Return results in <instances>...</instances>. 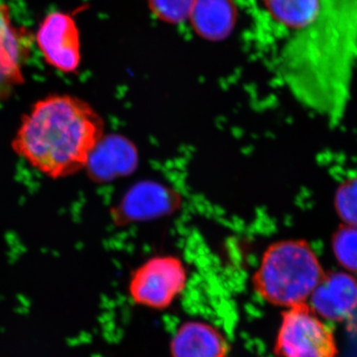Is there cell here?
I'll return each instance as SVG.
<instances>
[{
  "instance_id": "6da1fadb",
  "label": "cell",
  "mask_w": 357,
  "mask_h": 357,
  "mask_svg": "<svg viewBox=\"0 0 357 357\" xmlns=\"http://www.w3.org/2000/svg\"><path fill=\"white\" fill-rule=\"evenodd\" d=\"M105 135L102 116L88 102L55 93L35 102L24 114L11 147L37 172L60 180L86 170Z\"/></svg>"
},
{
  "instance_id": "7a4b0ae2",
  "label": "cell",
  "mask_w": 357,
  "mask_h": 357,
  "mask_svg": "<svg viewBox=\"0 0 357 357\" xmlns=\"http://www.w3.org/2000/svg\"><path fill=\"white\" fill-rule=\"evenodd\" d=\"M324 275L318 256L306 241L285 239L264 251L252 286L265 302L287 309L307 302Z\"/></svg>"
},
{
  "instance_id": "3957f363",
  "label": "cell",
  "mask_w": 357,
  "mask_h": 357,
  "mask_svg": "<svg viewBox=\"0 0 357 357\" xmlns=\"http://www.w3.org/2000/svg\"><path fill=\"white\" fill-rule=\"evenodd\" d=\"M275 351L279 357H340L332 328L307 302L282 314Z\"/></svg>"
},
{
  "instance_id": "277c9868",
  "label": "cell",
  "mask_w": 357,
  "mask_h": 357,
  "mask_svg": "<svg viewBox=\"0 0 357 357\" xmlns=\"http://www.w3.org/2000/svg\"><path fill=\"white\" fill-rule=\"evenodd\" d=\"M187 280V268L180 258L155 256L134 270L128 283V293L135 304L164 310L183 293Z\"/></svg>"
},
{
  "instance_id": "5b68a950",
  "label": "cell",
  "mask_w": 357,
  "mask_h": 357,
  "mask_svg": "<svg viewBox=\"0 0 357 357\" xmlns=\"http://www.w3.org/2000/svg\"><path fill=\"white\" fill-rule=\"evenodd\" d=\"M45 62L63 74H75L82 63L79 30L72 14L54 11L45 16L34 35Z\"/></svg>"
},
{
  "instance_id": "8992f818",
  "label": "cell",
  "mask_w": 357,
  "mask_h": 357,
  "mask_svg": "<svg viewBox=\"0 0 357 357\" xmlns=\"http://www.w3.org/2000/svg\"><path fill=\"white\" fill-rule=\"evenodd\" d=\"M33 41L31 33L14 23L10 7L0 3V100H8L24 84Z\"/></svg>"
},
{
  "instance_id": "52a82bcc",
  "label": "cell",
  "mask_w": 357,
  "mask_h": 357,
  "mask_svg": "<svg viewBox=\"0 0 357 357\" xmlns=\"http://www.w3.org/2000/svg\"><path fill=\"white\" fill-rule=\"evenodd\" d=\"M181 202L175 190L154 181H144L126 192L115 215L121 223L146 222L171 215L180 208Z\"/></svg>"
},
{
  "instance_id": "ba28073f",
  "label": "cell",
  "mask_w": 357,
  "mask_h": 357,
  "mask_svg": "<svg viewBox=\"0 0 357 357\" xmlns=\"http://www.w3.org/2000/svg\"><path fill=\"white\" fill-rule=\"evenodd\" d=\"M310 299V306L321 318L344 321L357 307L356 279L344 272H326Z\"/></svg>"
},
{
  "instance_id": "9c48e42d",
  "label": "cell",
  "mask_w": 357,
  "mask_h": 357,
  "mask_svg": "<svg viewBox=\"0 0 357 357\" xmlns=\"http://www.w3.org/2000/svg\"><path fill=\"white\" fill-rule=\"evenodd\" d=\"M135 145L122 135L103 136L89 159L86 170L95 180L109 182L132 173L137 167Z\"/></svg>"
},
{
  "instance_id": "30bf717a",
  "label": "cell",
  "mask_w": 357,
  "mask_h": 357,
  "mask_svg": "<svg viewBox=\"0 0 357 357\" xmlns=\"http://www.w3.org/2000/svg\"><path fill=\"white\" fill-rule=\"evenodd\" d=\"M238 20L234 0H196L190 22L199 38L218 42L229 38Z\"/></svg>"
},
{
  "instance_id": "8fae6325",
  "label": "cell",
  "mask_w": 357,
  "mask_h": 357,
  "mask_svg": "<svg viewBox=\"0 0 357 357\" xmlns=\"http://www.w3.org/2000/svg\"><path fill=\"white\" fill-rule=\"evenodd\" d=\"M171 351L173 357H225L229 345L215 326L189 321L176 333Z\"/></svg>"
},
{
  "instance_id": "7c38bea8",
  "label": "cell",
  "mask_w": 357,
  "mask_h": 357,
  "mask_svg": "<svg viewBox=\"0 0 357 357\" xmlns=\"http://www.w3.org/2000/svg\"><path fill=\"white\" fill-rule=\"evenodd\" d=\"M270 17L291 34L307 27L317 15V0H261Z\"/></svg>"
},
{
  "instance_id": "4fadbf2b",
  "label": "cell",
  "mask_w": 357,
  "mask_h": 357,
  "mask_svg": "<svg viewBox=\"0 0 357 357\" xmlns=\"http://www.w3.org/2000/svg\"><path fill=\"white\" fill-rule=\"evenodd\" d=\"M333 250L344 269L357 273V227L340 225L333 234Z\"/></svg>"
},
{
  "instance_id": "5bb4252c",
  "label": "cell",
  "mask_w": 357,
  "mask_h": 357,
  "mask_svg": "<svg viewBox=\"0 0 357 357\" xmlns=\"http://www.w3.org/2000/svg\"><path fill=\"white\" fill-rule=\"evenodd\" d=\"M196 0H148L150 11L157 20L177 25L189 20Z\"/></svg>"
},
{
  "instance_id": "9a60e30c",
  "label": "cell",
  "mask_w": 357,
  "mask_h": 357,
  "mask_svg": "<svg viewBox=\"0 0 357 357\" xmlns=\"http://www.w3.org/2000/svg\"><path fill=\"white\" fill-rule=\"evenodd\" d=\"M335 208L342 222L357 227V177L349 178L337 188Z\"/></svg>"
}]
</instances>
